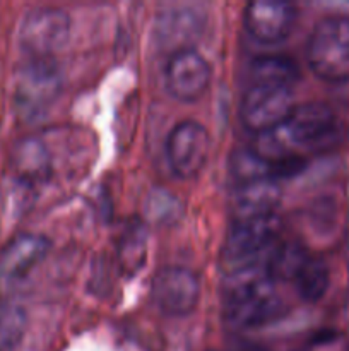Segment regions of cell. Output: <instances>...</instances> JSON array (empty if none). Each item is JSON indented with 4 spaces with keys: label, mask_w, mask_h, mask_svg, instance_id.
<instances>
[{
    "label": "cell",
    "mask_w": 349,
    "mask_h": 351,
    "mask_svg": "<svg viewBox=\"0 0 349 351\" xmlns=\"http://www.w3.org/2000/svg\"><path fill=\"white\" fill-rule=\"evenodd\" d=\"M267 263V261H266ZM263 261L236 267L226 281V317L240 328L266 324L281 314L283 305L276 281Z\"/></svg>",
    "instance_id": "6da1fadb"
},
{
    "label": "cell",
    "mask_w": 349,
    "mask_h": 351,
    "mask_svg": "<svg viewBox=\"0 0 349 351\" xmlns=\"http://www.w3.org/2000/svg\"><path fill=\"white\" fill-rule=\"evenodd\" d=\"M270 134L274 136V149L277 151L274 161H277L281 156L279 151H283V143L310 149H320L334 143L337 137V120L328 105L308 101L294 106L286 122Z\"/></svg>",
    "instance_id": "7a4b0ae2"
},
{
    "label": "cell",
    "mask_w": 349,
    "mask_h": 351,
    "mask_svg": "<svg viewBox=\"0 0 349 351\" xmlns=\"http://www.w3.org/2000/svg\"><path fill=\"white\" fill-rule=\"evenodd\" d=\"M310 69L325 81L349 77V19L327 17L313 27L308 40Z\"/></svg>",
    "instance_id": "3957f363"
},
{
    "label": "cell",
    "mask_w": 349,
    "mask_h": 351,
    "mask_svg": "<svg viewBox=\"0 0 349 351\" xmlns=\"http://www.w3.org/2000/svg\"><path fill=\"white\" fill-rule=\"evenodd\" d=\"M62 75L51 58L31 57L16 72L14 101L24 117H36L58 98Z\"/></svg>",
    "instance_id": "277c9868"
},
{
    "label": "cell",
    "mask_w": 349,
    "mask_h": 351,
    "mask_svg": "<svg viewBox=\"0 0 349 351\" xmlns=\"http://www.w3.org/2000/svg\"><path fill=\"white\" fill-rule=\"evenodd\" d=\"M294 108L289 86L253 82L242 98L240 117L252 132L267 134L279 129Z\"/></svg>",
    "instance_id": "5b68a950"
},
{
    "label": "cell",
    "mask_w": 349,
    "mask_h": 351,
    "mask_svg": "<svg viewBox=\"0 0 349 351\" xmlns=\"http://www.w3.org/2000/svg\"><path fill=\"white\" fill-rule=\"evenodd\" d=\"M279 226L276 215L235 223L226 240L224 261L233 266V269L267 261L270 250L276 245Z\"/></svg>",
    "instance_id": "8992f818"
},
{
    "label": "cell",
    "mask_w": 349,
    "mask_h": 351,
    "mask_svg": "<svg viewBox=\"0 0 349 351\" xmlns=\"http://www.w3.org/2000/svg\"><path fill=\"white\" fill-rule=\"evenodd\" d=\"M70 34V17L65 10L55 7H40L24 17L19 40L31 57L50 58L60 50Z\"/></svg>",
    "instance_id": "52a82bcc"
},
{
    "label": "cell",
    "mask_w": 349,
    "mask_h": 351,
    "mask_svg": "<svg viewBox=\"0 0 349 351\" xmlns=\"http://www.w3.org/2000/svg\"><path fill=\"white\" fill-rule=\"evenodd\" d=\"M151 297L159 311L168 315L190 314L201 297V283L192 271L170 266L157 271L151 285Z\"/></svg>",
    "instance_id": "ba28073f"
},
{
    "label": "cell",
    "mask_w": 349,
    "mask_h": 351,
    "mask_svg": "<svg viewBox=\"0 0 349 351\" xmlns=\"http://www.w3.org/2000/svg\"><path fill=\"white\" fill-rule=\"evenodd\" d=\"M211 151V137L197 122H181L166 141V156L171 170L181 178H192L204 168Z\"/></svg>",
    "instance_id": "9c48e42d"
},
{
    "label": "cell",
    "mask_w": 349,
    "mask_h": 351,
    "mask_svg": "<svg viewBox=\"0 0 349 351\" xmlns=\"http://www.w3.org/2000/svg\"><path fill=\"white\" fill-rule=\"evenodd\" d=\"M209 82H211V65L192 48L177 51L168 62L166 88L174 98L183 101L201 98Z\"/></svg>",
    "instance_id": "30bf717a"
},
{
    "label": "cell",
    "mask_w": 349,
    "mask_h": 351,
    "mask_svg": "<svg viewBox=\"0 0 349 351\" xmlns=\"http://www.w3.org/2000/svg\"><path fill=\"white\" fill-rule=\"evenodd\" d=\"M296 9L293 3L281 0H255L246 5L243 23L246 31L262 43L284 40L293 29Z\"/></svg>",
    "instance_id": "8fae6325"
},
{
    "label": "cell",
    "mask_w": 349,
    "mask_h": 351,
    "mask_svg": "<svg viewBox=\"0 0 349 351\" xmlns=\"http://www.w3.org/2000/svg\"><path fill=\"white\" fill-rule=\"evenodd\" d=\"M281 201V187L274 178L240 182L231 195V216L235 223L267 218L276 215Z\"/></svg>",
    "instance_id": "7c38bea8"
},
{
    "label": "cell",
    "mask_w": 349,
    "mask_h": 351,
    "mask_svg": "<svg viewBox=\"0 0 349 351\" xmlns=\"http://www.w3.org/2000/svg\"><path fill=\"white\" fill-rule=\"evenodd\" d=\"M50 250V242L43 235L21 233L14 237L0 252V276L21 280L33 271Z\"/></svg>",
    "instance_id": "4fadbf2b"
},
{
    "label": "cell",
    "mask_w": 349,
    "mask_h": 351,
    "mask_svg": "<svg viewBox=\"0 0 349 351\" xmlns=\"http://www.w3.org/2000/svg\"><path fill=\"white\" fill-rule=\"evenodd\" d=\"M12 167L17 178L24 184H38L50 177V154L40 139L27 137L14 149Z\"/></svg>",
    "instance_id": "5bb4252c"
},
{
    "label": "cell",
    "mask_w": 349,
    "mask_h": 351,
    "mask_svg": "<svg viewBox=\"0 0 349 351\" xmlns=\"http://www.w3.org/2000/svg\"><path fill=\"white\" fill-rule=\"evenodd\" d=\"M294 285H296V291L305 302H315L320 300L325 295L328 288V281H331V274H328V267L325 261L320 257H308L307 263L300 269V273L294 278Z\"/></svg>",
    "instance_id": "9a60e30c"
},
{
    "label": "cell",
    "mask_w": 349,
    "mask_h": 351,
    "mask_svg": "<svg viewBox=\"0 0 349 351\" xmlns=\"http://www.w3.org/2000/svg\"><path fill=\"white\" fill-rule=\"evenodd\" d=\"M307 250L301 245L293 242H287L284 245L272 247L269 257H267V271H269V276L274 281L277 280H291L293 281L296 278V274L300 273V269L303 267V264L308 259Z\"/></svg>",
    "instance_id": "2e32d148"
},
{
    "label": "cell",
    "mask_w": 349,
    "mask_h": 351,
    "mask_svg": "<svg viewBox=\"0 0 349 351\" xmlns=\"http://www.w3.org/2000/svg\"><path fill=\"white\" fill-rule=\"evenodd\" d=\"M253 82L291 86L298 79L296 64L286 57H259L250 65Z\"/></svg>",
    "instance_id": "e0dca14e"
},
{
    "label": "cell",
    "mask_w": 349,
    "mask_h": 351,
    "mask_svg": "<svg viewBox=\"0 0 349 351\" xmlns=\"http://www.w3.org/2000/svg\"><path fill=\"white\" fill-rule=\"evenodd\" d=\"M233 177L240 182L257 180V178H274L272 161L266 160L260 153L252 149H240L229 160Z\"/></svg>",
    "instance_id": "ac0fdd59"
},
{
    "label": "cell",
    "mask_w": 349,
    "mask_h": 351,
    "mask_svg": "<svg viewBox=\"0 0 349 351\" xmlns=\"http://www.w3.org/2000/svg\"><path fill=\"white\" fill-rule=\"evenodd\" d=\"M26 332V312L17 304L0 307V351H14Z\"/></svg>",
    "instance_id": "d6986e66"
},
{
    "label": "cell",
    "mask_w": 349,
    "mask_h": 351,
    "mask_svg": "<svg viewBox=\"0 0 349 351\" xmlns=\"http://www.w3.org/2000/svg\"><path fill=\"white\" fill-rule=\"evenodd\" d=\"M198 31H201V21L194 12L177 10V12H171V16H168V19L164 21L161 27V36L168 41H190L197 36Z\"/></svg>",
    "instance_id": "ffe728a7"
},
{
    "label": "cell",
    "mask_w": 349,
    "mask_h": 351,
    "mask_svg": "<svg viewBox=\"0 0 349 351\" xmlns=\"http://www.w3.org/2000/svg\"><path fill=\"white\" fill-rule=\"evenodd\" d=\"M144 254H146V233L140 223H133L129 232H125L120 247L123 267L129 273H135L137 267L142 264Z\"/></svg>",
    "instance_id": "44dd1931"
},
{
    "label": "cell",
    "mask_w": 349,
    "mask_h": 351,
    "mask_svg": "<svg viewBox=\"0 0 349 351\" xmlns=\"http://www.w3.org/2000/svg\"><path fill=\"white\" fill-rule=\"evenodd\" d=\"M296 351H308V350H296Z\"/></svg>",
    "instance_id": "7402d4cb"
},
{
    "label": "cell",
    "mask_w": 349,
    "mask_h": 351,
    "mask_svg": "<svg viewBox=\"0 0 349 351\" xmlns=\"http://www.w3.org/2000/svg\"><path fill=\"white\" fill-rule=\"evenodd\" d=\"M253 351H255V350H253Z\"/></svg>",
    "instance_id": "603a6c76"
}]
</instances>
